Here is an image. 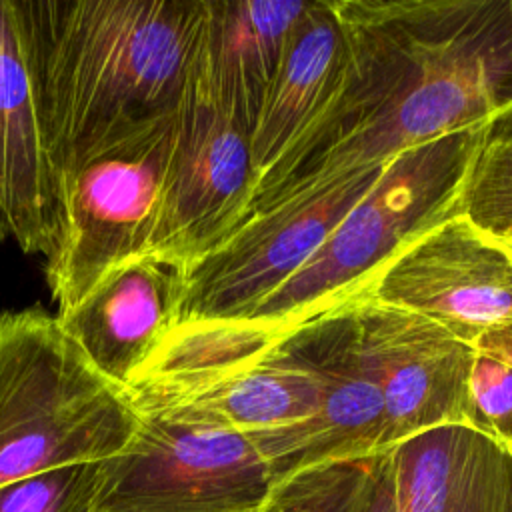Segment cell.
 <instances>
[{
	"label": "cell",
	"instance_id": "5b68a950",
	"mask_svg": "<svg viewBox=\"0 0 512 512\" xmlns=\"http://www.w3.org/2000/svg\"><path fill=\"white\" fill-rule=\"evenodd\" d=\"M488 126L412 146L386 164L322 246L248 318L288 330L358 292L400 248L464 212V188Z\"/></svg>",
	"mask_w": 512,
	"mask_h": 512
},
{
	"label": "cell",
	"instance_id": "52a82bcc",
	"mask_svg": "<svg viewBox=\"0 0 512 512\" xmlns=\"http://www.w3.org/2000/svg\"><path fill=\"white\" fill-rule=\"evenodd\" d=\"M132 446L106 460L94 512H256L274 478L250 436L140 414Z\"/></svg>",
	"mask_w": 512,
	"mask_h": 512
},
{
	"label": "cell",
	"instance_id": "ffe728a7",
	"mask_svg": "<svg viewBox=\"0 0 512 512\" xmlns=\"http://www.w3.org/2000/svg\"><path fill=\"white\" fill-rule=\"evenodd\" d=\"M464 214L494 236H512V134L486 130L470 164Z\"/></svg>",
	"mask_w": 512,
	"mask_h": 512
},
{
	"label": "cell",
	"instance_id": "d4e9b609",
	"mask_svg": "<svg viewBox=\"0 0 512 512\" xmlns=\"http://www.w3.org/2000/svg\"><path fill=\"white\" fill-rule=\"evenodd\" d=\"M498 238H502V242L512 250V238H508V236H498Z\"/></svg>",
	"mask_w": 512,
	"mask_h": 512
},
{
	"label": "cell",
	"instance_id": "9c48e42d",
	"mask_svg": "<svg viewBox=\"0 0 512 512\" xmlns=\"http://www.w3.org/2000/svg\"><path fill=\"white\" fill-rule=\"evenodd\" d=\"M386 164L248 218L186 268L178 322L248 318L322 246Z\"/></svg>",
	"mask_w": 512,
	"mask_h": 512
},
{
	"label": "cell",
	"instance_id": "cb8c5ba5",
	"mask_svg": "<svg viewBox=\"0 0 512 512\" xmlns=\"http://www.w3.org/2000/svg\"><path fill=\"white\" fill-rule=\"evenodd\" d=\"M492 132H504V134H512V110L504 116H500L498 120H494L490 126H488Z\"/></svg>",
	"mask_w": 512,
	"mask_h": 512
},
{
	"label": "cell",
	"instance_id": "484cf974",
	"mask_svg": "<svg viewBox=\"0 0 512 512\" xmlns=\"http://www.w3.org/2000/svg\"><path fill=\"white\" fill-rule=\"evenodd\" d=\"M508 238H512V236H508Z\"/></svg>",
	"mask_w": 512,
	"mask_h": 512
},
{
	"label": "cell",
	"instance_id": "5bb4252c",
	"mask_svg": "<svg viewBox=\"0 0 512 512\" xmlns=\"http://www.w3.org/2000/svg\"><path fill=\"white\" fill-rule=\"evenodd\" d=\"M58 176L38 118L14 0H0V242L52 254L58 240Z\"/></svg>",
	"mask_w": 512,
	"mask_h": 512
},
{
	"label": "cell",
	"instance_id": "603a6c76",
	"mask_svg": "<svg viewBox=\"0 0 512 512\" xmlns=\"http://www.w3.org/2000/svg\"><path fill=\"white\" fill-rule=\"evenodd\" d=\"M474 348H476V352L486 354V356L512 368V324L484 332L474 342Z\"/></svg>",
	"mask_w": 512,
	"mask_h": 512
},
{
	"label": "cell",
	"instance_id": "3957f363",
	"mask_svg": "<svg viewBox=\"0 0 512 512\" xmlns=\"http://www.w3.org/2000/svg\"><path fill=\"white\" fill-rule=\"evenodd\" d=\"M142 416L42 308L0 314V486L126 452Z\"/></svg>",
	"mask_w": 512,
	"mask_h": 512
},
{
	"label": "cell",
	"instance_id": "7a4b0ae2",
	"mask_svg": "<svg viewBox=\"0 0 512 512\" xmlns=\"http://www.w3.org/2000/svg\"><path fill=\"white\" fill-rule=\"evenodd\" d=\"M56 176L124 130L176 110L206 0L14 2Z\"/></svg>",
	"mask_w": 512,
	"mask_h": 512
},
{
	"label": "cell",
	"instance_id": "7402d4cb",
	"mask_svg": "<svg viewBox=\"0 0 512 512\" xmlns=\"http://www.w3.org/2000/svg\"><path fill=\"white\" fill-rule=\"evenodd\" d=\"M364 512H392V484H390V468H388L386 452H380L378 456L374 484H372Z\"/></svg>",
	"mask_w": 512,
	"mask_h": 512
},
{
	"label": "cell",
	"instance_id": "8fae6325",
	"mask_svg": "<svg viewBox=\"0 0 512 512\" xmlns=\"http://www.w3.org/2000/svg\"><path fill=\"white\" fill-rule=\"evenodd\" d=\"M356 294L416 312L474 346L512 324V250L460 212L400 248Z\"/></svg>",
	"mask_w": 512,
	"mask_h": 512
},
{
	"label": "cell",
	"instance_id": "7c38bea8",
	"mask_svg": "<svg viewBox=\"0 0 512 512\" xmlns=\"http://www.w3.org/2000/svg\"><path fill=\"white\" fill-rule=\"evenodd\" d=\"M360 352L380 388L386 450L446 424L468 426V382L476 348L444 326L352 294Z\"/></svg>",
	"mask_w": 512,
	"mask_h": 512
},
{
	"label": "cell",
	"instance_id": "ba28073f",
	"mask_svg": "<svg viewBox=\"0 0 512 512\" xmlns=\"http://www.w3.org/2000/svg\"><path fill=\"white\" fill-rule=\"evenodd\" d=\"M252 188L250 132L218 102L194 56L146 254L188 268L244 222Z\"/></svg>",
	"mask_w": 512,
	"mask_h": 512
},
{
	"label": "cell",
	"instance_id": "30bf717a",
	"mask_svg": "<svg viewBox=\"0 0 512 512\" xmlns=\"http://www.w3.org/2000/svg\"><path fill=\"white\" fill-rule=\"evenodd\" d=\"M280 344L316 374L320 408L302 424L250 436L274 482L310 466L386 452L384 402L360 352L352 296L288 328Z\"/></svg>",
	"mask_w": 512,
	"mask_h": 512
},
{
	"label": "cell",
	"instance_id": "2e32d148",
	"mask_svg": "<svg viewBox=\"0 0 512 512\" xmlns=\"http://www.w3.org/2000/svg\"><path fill=\"white\" fill-rule=\"evenodd\" d=\"M304 0H206L196 64L218 102L250 132Z\"/></svg>",
	"mask_w": 512,
	"mask_h": 512
},
{
	"label": "cell",
	"instance_id": "44dd1931",
	"mask_svg": "<svg viewBox=\"0 0 512 512\" xmlns=\"http://www.w3.org/2000/svg\"><path fill=\"white\" fill-rule=\"evenodd\" d=\"M468 426L512 448V368L480 352L468 382Z\"/></svg>",
	"mask_w": 512,
	"mask_h": 512
},
{
	"label": "cell",
	"instance_id": "ac0fdd59",
	"mask_svg": "<svg viewBox=\"0 0 512 512\" xmlns=\"http://www.w3.org/2000/svg\"><path fill=\"white\" fill-rule=\"evenodd\" d=\"M378 456L310 466L276 480L256 512H364Z\"/></svg>",
	"mask_w": 512,
	"mask_h": 512
},
{
	"label": "cell",
	"instance_id": "d6986e66",
	"mask_svg": "<svg viewBox=\"0 0 512 512\" xmlns=\"http://www.w3.org/2000/svg\"><path fill=\"white\" fill-rule=\"evenodd\" d=\"M106 460L38 472L0 486V512H94Z\"/></svg>",
	"mask_w": 512,
	"mask_h": 512
},
{
	"label": "cell",
	"instance_id": "4316f807",
	"mask_svg": "<svg viewBox=\"0 0 512 512\" xmlns=\"http://www.w3.org/2000/svg\"><path fill=\"white\" fill-rule=\"evenodd\" d=\"M510 450H512V448H510Z\"/></svg>",
	"mask_w": 512,
	"mask_h": 512
},
{
	"label": "cell",
	"instance_id": "4fadbf2b",
	"mask_svg": "<svg viewBox=\"0 0 512 512\" xmlns=\"http://www.w3.org/2000/svg\"><path fill=\"white\" fill-rule=\"evenodd\" d=\"M184 276V266L140 254L114 266L82 300L56 318L106 378L128 386L178 324Z\"/></svg>",
	"mask_w": 512,
	"mask_h": 512
},
{
	"label": "cell",
	"instance_id": "8992f818",
	"mask_svg": "<svg viewBox=\"0 0 512 512\" xmlns=\"http://www.w3.org/2000/svg\"><path fill=\"white\" fill-rule=\"evenodd\" d=\"M176 110L92 148L58 174L60 224L46 278L58 312L114 266L146 254L160 210Z\"/></svg>",
	"mask_w": 512,
	"mask_h": 512
},
{
	"label": "cell",
	"instance_id": "277c9868",
	"mask_svg": "<svg viewBox=\"0 0 512 512\" xmlns=\"http://www.w3.org/2000/svg\"><path fill=\"white\" fill-rule=\"evenodd\" d=\"M284 332L250 318L182 320L126 388L140 414L246 436L302 424L320 408V384L282 348Z\"/></svg>",
	"mask_w": 512,
	"mask_h": 512
},
{
	"label": "cell",
	"instance_id": "e0dca14e",
	"mask_svg": "<svg viewBox=\"0 0 512 512\" xmlns=\"http://www.w3.org/2000/svg\"><path fill=\"white\" fill-rule=\"evenodd\" d=\"M342 34L332 2H308L264 92L250 136L254 182L318 110L338 72Z\"/></svg>",
	"mask_w": 512,
	"mask_h": 512
},
{
	"label": "cell",
	"instance_id": "6da1fadb",
	"mask_svg": "<svg viewBox=\"0 0 512 512\" xmlns=\"http://www.w3.org/2000/svg\"><path fill=\"white\" fill-rule=\"evenodd\" d=\"M332 8L342 34L332 88L254 182L244 222L512 110V0H336Z\"/></svg>",
	"mask_w": 512,
	"mask_h": 512
},
{
	"label": "cell",
	"instance_id": "9a60e30c",
	"mask_svg": "<svg viewBox=\"0 0 512 512\" xmlns=\"http://www.w3.org/2000/svg\"><path fill=\"white\" fill-rule=\"evenodd\" d=\"M392 512H512V450L462 424L386 450Z\"/></svg>",
	"mask_w": 512,
	"mask_h": 512
}]
</instances>
